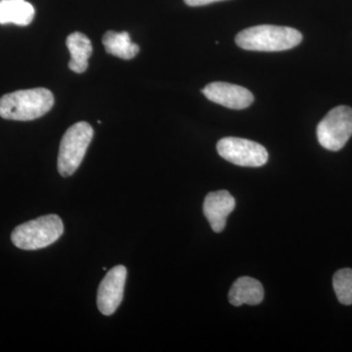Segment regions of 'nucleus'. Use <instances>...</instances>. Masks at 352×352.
I'll return each mask as SVG.
<instances>
[{
    "label": "nucleus",
    "instance_id": "f257e3e1",
    "mask_svg": "<svg viewBox=\"0 0 352 352\" xmlns=\"http://www.w3.org/2000/svg\"><path fill=\"white\" fill-rule=\"evenodd\" d=\"M54 105V96L47 88L18 90L0 98V117L28 122L43 117Z\"/></svg>",
    "mask_w": 352,
    "mask_h": 352
},
{
    "label": "nucleus",
    "instance_id": "f03ea898",
    "mask_svg": "<svg viewBox=\"0 0 352 352\" xmlns=\"http://www.w3.org/2000/svg\"><path fill=\"white\" fill-rule=\"evenodd\" d=\"M300 32L289 27L261 25L245 29L236 36L235 41L245 50L278 52L292 50L302 43Z\"/></svg>",
    "mask_w": 352,
    "mask_h": 352
},
{
    "label": "nucleus",
    "instance_id": "7ed1b4c3",
    "mask_svg": "<svg viewBox=\"0 0 352 352\" xmlns=\"http://www.w3.org/2000/svg\"><path fill=\"white\" fill-rule=\"evenodd\" d=\"M63 233L62 219L57 214H48L16 227L11 240L21 250L36 251L54 244Z\"/></svg>",
    "mask_w": 352,
    "mask_h": 352
},
{
    "label": "nucleus",
    "instance_id": "20e7f679",
    "mask_svg": "<svg viewBox=\"0 0 352 352\" xmlns=\"http://www.w3.org/2000/svg\"><path fill=\"white\" fill-rule=\"evenodd\" d=\"M94 131L87 122H76L65 132L58 155V171L64 177L73 175L80 168Z\"/></svg>",
    "mask_w": 352,
    "mask_h": 352
},
{
    "label": "nucleus",
    "instance_id": "39448f33",
    "mask_svg": "<svg viewBox=\"0 0 352 352\" xmlns=\"http://www.w3.org/2000/svg\"><path fill=\"white\" fill-rule=\"evenodd\" d=\"M351 135L352 109L347 106L333 108L317 126L319 143L329 151H340Z\"/></svg>",
    "mask_w": 352,
    "mask_h": 352
},
{
    "label": "nucleus",
    "instance_id": "423d86ee",
    "mask_svg": "<svg viewBox=\"0 0 352 352\" xmlns=\"http://www.w3.org/2000/svg\"><path fill=\"white\" fill-rule=\"evenodd\" d=\"M217 152L226 161L247 168H258L268 161V153L263 145L244 138H222L217 143Z\"/></svg>",
    "mask_w": 352,
    "mask_h": 352
},
{
    "label": "nucleus",
    "instance_id": "0eeeda50",
    "mask_svg": "<svg viewBox=\"0 0 352 352\" xmlns=\"http://www.w3.org/2000/svg\"><path fill=\"white\" fill-rule=\"evenodd\" d=\"M127 270L124 265H118L109 270L102 280L97 293V307L106 316L115 314L124 298Z\"/></svg>",
    "mask_w": 352,
    "mask_h": 352
},
{
    "label": "nucleus",
    "instance_id": "6e6552de",
    "mask_svg": "<svg viewBox=\"0 0 352 352\" xmlns=\"http://www.w3.org/2000/svg\"><path fill=\"white\" fill-rule=\"evenodd\" d=\"M201 92L208 100L234 110L250 107L254 102V95L250 90L232 83L212 82L204 88Z\"/></svg>",
    "mask_w": 352,
    "mask_h": 352
},
{
    "label": "nucleus",
    "instance_id": "1a4fd4ad",
    "mask_svg": "<svg viewBox=\"0 0 352 352\" xmlns=\"http://www.w3.org/2000/svg\"><path fill=\"white\" fill-rule=\"evenodd\" d=\"M234 197L226 190L210 192L204 201V214L215 233H220L226 226L228 215L235 208Z\"/></svg>",
    "mask_w": 352,
    "mask_h": 352
},
{
    "label": "nucleus",
    "instance_id": "9d476101",
    "mask_svg": "<svg viewBox=\"0 0 352 352\" xmlns=\"http://www.w3.org/2000/svg\"><path fill=\"white\" fill-rule=\"evenodd\" d=\"M264 289L258 280L241 277L236 280L229 292V302L235 307L242 305H256L263 302Z\"/></svg>",
    "mask_w": 352,
    "mask_h": 352
},
{
    "label": "nucleus",
    "instance_id": "9b49d317",
    "mask_svg": "<svg viewBox=\"0 0 352 352\" xmlns=\"http://www.w3.org/2000/svg\"><path fill=\"white\" fill-rule=\"evenodd\" d=\"M67 47L71 53L69 68L75 73H85L88 68V59L91 56V41L82 32H73L66 41Z\"/></svg>",
    "mask_w": 352,
    "mask_h": 352
},
{
    "label": "nucleus",
    "instance_id": "f8f14e48",
    "mask_svg": "<svg viewBox=\"0 0 352 352\" xmlns=\"http://www.w3.org/2000/svg\"><path fill=\"white\" fill-rule=\"evenodd\" d=\"M34 14V6L25 0H0V25H28Z\"/></svg>",
    "mask_w": 352,
    "mask_h": 352
},
{
    "label": "nucleus",
    "instance_id": "ddd939ff",
    "mask_svg": "<svg viewBox=\"0 0 352 352\" xmlns=\"http://www.w3.org/2000/svg\"><path fill=\"white\" fill-rule=\"evenodd\" d=\"M106 52L120 59L131 60L138 54L139 46L131 41L129 32L109 31L102 39Z\"/></svg>",
    "mask_w": 352,
    "mask_h": 352
},
{
    "label": "nucleus",
    "instance_id": "4468645a",
    "mask_svg": "<svg viewBox=\"0 0 352 352\" xmlns=\"http://www.w3.org/2000/svg\"><path fill=\"white\" fill-rule=\"evenodd\" d=\"M333 289L340 303L352 305V270L344 268L337 271L333 278Z\"/></svg>",
    "mask_w": 352,
    "mask_h": 352
},
{
    "label": "nucleus",
    "instance_id": "2eb2a0df",
    "mask_svg": "<svg viewBox=\"0 0 352 352\" xmlns=\"http://www.w3.org/2000/svg\"><path fill=\"white\" fill-rule=\"evenodd\" d=\"M221 1V0H184L185 3L189 6H203L214 2Z\"/></svg>",
    "mask_w": 352,
    "mask_h": 352
}]
</instances>
